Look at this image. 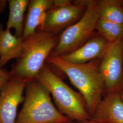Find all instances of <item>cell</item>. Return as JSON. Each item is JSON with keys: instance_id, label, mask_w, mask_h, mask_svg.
Returning <instances> with one entry per match:
<instances>
[{"instance_id": "6da1fadb", "label": "cell", "mask_w": 123, "mask_h": 123, "mask_svg": "<svg viewBox=\"0 0 123 123\" xmlns=\"http://www.w3.org/2000/svg\"><path fill=\"white\" fill-rule=\"evenodd\" d=\"M101 59L83 64H74L60 57L49 56L46 62L49 67L59 69L66 74L82 95L91 116L94 114L105 92L104 79L99 70Z\"/></svg>"}, {"instance_id": "7a4b0ae2", "label": "cell", "mask_w": 123, "mask_h": 123, "mask_svg": "<svg viewBox=\"0 0 123 123\" xmlns=\"http://www.w3.org/2000/svg\"><path fill=\"white\" fill-rule=\"evenodd\" d=\"M58 40L59 36L37 30L24 41L22 53L12 66V77L27 82L36 79Z\"/></svg>"}, {"instance_id": "3957f363", "label": "cell", "mask_w": 123, "mask_h": 123, "mask_svg": "<svg viewBox=\"0 0 123 123\" xmlns=\"http://www.w3.org/2000/svg\"><path fill=\"white\" fill-rule=\"evenodd\" d=\"M36 79L47 88L57 110L69 119L78 123L90 119L82 95L69 87L47 64H44Z\"/></svg>"}, {"instance_id": "277c9868", "label": "cell", "mask_w": 123, "mask_h": 123, "mask_svg": "<svg viewBox=\"0 0 123 123\" xmlns=\"http://www.w3.org/2000/svg\"><path fill=\"white\" fill-rule=\"evenodd\" d=\"M47 88L37 79L27 82L22 109L15 123H64L70 119L57 110Z\"/></svg>"}, {"instance_id": "5b68a950", "label": "cell", "mask_w": 123, "mask_h": 123, "mask_svg": "<svg viewBox=\"0 0 123 123\" xmlns=\"http://www.w3.org/2000/svg\"><path fill=\"white\" fill-rule=\"evenodd\" d=\"M86 9L78 22L67 28L59 36L57 45L50 56L61 57L74 51L85 43L95 31L98 18L97 0H85Z\"/></svg>"}, {"instance_id": "8992f818", "label": "cell", "mask_w": 123, "mask_h": 123, "mask_svg": "<svg viewBox=\"0 0 123 123\" xmlns=\"http://www.w3.org/2000/svg\"><path fill=\"white\" fill-rule=\"evenodd\" d=\"M73 4L70 0L66 4L54 6L47 12L43 23L37 30L60 35L84 15L86 6L85 0Z\"/></svg>"}, {"instance_id": "52a82bcc", "label": "cell", "mask_w": 123, "mask_h": 123, "mask_svg": "<svg viewBox=\"0 0 123 123\" xmlns=\"http://www.w3.org/2000/svg\"><path fill=\"white\" fill-rule=\"evenodd\" d=\"M99 70L105 83V93H120L123 88L122 39L111 44L107 52L101 58Z\"/></svg>"}, {"instance_id": "ba28073f", "label": "cell", "mask_w": 123, "mask_h": 123, "mask_svg": "<svg viewBox=\"0 0 123 123\" xmlns=\"http://www.w3.org/2000/svg\"><path fill=\"white\" fill-rule=\"evenodd\" d=\"M27 81L12 77L0 91V123H15L19 105L24 102L23 93Z\"/></svg>"}, {"instance_id": "9c48e42d", "label": "cell", "mask_w": 123, "mask_h": 123, "mask_svg": "<svg viewBox=\"0 0 123 123\" xmlns=\"http://www.w3.org/2000/svg\"><path fill=\"white\" fill-rule=\"evenodd\" d=\"M111 44L95 31L92 37L79 48L70 53L58 57L74 64L85 63L94 59H101Z\"/></svg>"}, {"instance_id": "30bf717a", "label": "cell", "mask_w": 123, "mask_h": 123, "mask_svg": "<svg viewBox=\"0 0 123 123\" xmlns=\"http://www.w3.org/2000/svg\"><path fill=\"white\" fill-rule=\"evenodd\" d=\"M90 119L107 123H123V101L119 92L105 93Z\"/></svg>"}, {"instance_id": "8fae6325", "label": "cell", "mask_w": 123, "mask_h": 123, "mask_svg": "<svg viewBox=\"0 0 123 123\" xmlns=\"http://www.w3.org/2000/svg\"><path fill=\"white\" fill-rule=\"evenodd\" d=\"M54 6V0H29L22 37L24 41L32 35L43 23L47 13Z\"/></svg>"}, {"instance_id": "7c38bea8", "label": "cell", "mask_w": 123, "mask_h": 123, "mask_svg": "<svg viewBox=\"0 0 123 123\" xmlns=\"http://www.w3.org/2000/svg\"><path fill=\"white\" fill-rule=\"evenodd\" d=\"M24 40L11 33V30L4 29L0 22V67L3 68L13 59H18L22 53Z\"/></svg>"}, {"instance_id": "4fadbf2b", "label": "cell", "mask_w": 123, "mask_h": 123, "mask_svg": "<svg viewBox=\"0 0 123 123\" xmlns=\"http://www.w3.org/2000/svg\"><path fill=\"white\" fill-rule=\"evenodd\" d=\"M29 3L28 0H9V15L6 28L15 30V36L22 38L24 30V14Z\"/></svg>"}, {"instance_id": "5bb4252c", "label": "cell", "mask_w": 123, "mask_h": 123, "mask_svg": "<svg viewBox=\"0 0 123 123\" xmlns=\"http://www.w3.org/2000/svg\"><path fill=\"white\" fill-rule=\"evenodd\" d=\"M98 18L123 25V0H97Z\"/></svg>"}, {"instance_id": "9a60e30c", "label": "cell", "mask_w": 123, "mask_h": 123, "mask_svg": "<svg viewBox=\"0 0 123 123\" xmlns=\"http://www.w3.org/2000/svg\"><path fill=\"white\" fill-rule=\"evenodd\" d=\"M95 30L111 44L123 38V25L98 18Z\"/></svg>"}, {"instance_id": "2e32d148", "label": "cell", "mask_w": 123, "mask_h": 123, "mask_svg": "<svg viewBox=\"0 0 123 123\" xmlns=\"http://www.w3.org/2000/svg\"><path fill=\"white\" fill-rule=\"evenodd\" d=\"M12 77L10 71L0 67V91L5 84Z\"/></svg>"}, {"instance_id": "e0dca14e", "label": "cell", "mask_w": 123, "mask_h": 123, "mask_svg": "<svg viewBox=\"0 0 123 123\" xmlns=\"http://www.w3.org/2000/svg\"><path fill=\"white\" fill-rule=\"evenodd\" d=\"M8 3V0H0V13L3 12Z\"/></svg>"}, {"instance_id": "ac0fdd59", "label": "cell", "mask_w": 123, "mask_h": 123, "mask_svg": "<svg viewBox=\"0 0 123 123\" xmlns=\"http://www.w3.org/2000/svg\"><path fill=\"white\" fill-rule=\"evenodd\" d=\"M77 123H105V122H98V121H93L91 119H88L86 120H84L83 121L81 122H79Z\"/></svg>"}, {"instance_id": "d6986e66", "label": "cell", "mask_w": 123, "mask_h": 123, "mask_svg": "<svg viewBox=\"0 0 123 123\" xmlns=\"http://www.w3.org/2000/svg\"><path fill=\"white\" fill-rule=\"evenodd\" d=\"M119 93H120V98H121V99L122 100V101H123V88L122 89L121 92H120Z\"/></svg>"}, {"instance_id": "ffe728a7", "label": "cell", "mask_w": 123, "mask_h": 123, "mask_svg": "<svg viewBox=\"0 0 123 123\" xmlns=\"http://www.w3.org/2000/svg\"><path fill=\"white\" fill-rule=\"evenodd\" d=\"M77 123L76 122H75V121H72V120H69L68 121V122H65V123Z\"/></svg>"}, {"instance_id": "44dd1931", "label": "cell", "mask_w": 123, "mask_h": 123, "mask_svg": "<svg viewBox=\"0 0 123 123\" xmlns=\"http://www.w3.org/2000/svg\"><path fill=\"white\" fill-rule=\"evenodd\" d=\"M122 42H123V39H122Z\"/></svg>"}]
</instances>
